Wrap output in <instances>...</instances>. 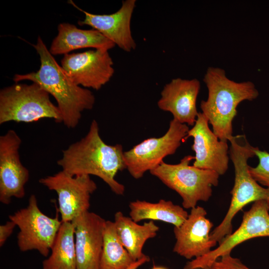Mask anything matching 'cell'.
<instances>
[{
	"label": "cell",
	"mask_w": 269,
	"mask_h": 269,
	"mask_svg": "<svg viewBox=\"0 0 269 269\" xmlns=\"http://www.w3.org/2000/svg\"><path fill=\"white\" fill-rule=\"evenodd\" d=\"M19 229L17 244L20 251H37L47 257L62 224L57 215L48 217L40 210L35 195L29 198L27 207L9 215Z\"/></svg>",
	"instance_id": "obj_7"
},
{
	"label": "cell",
	"mask_w": 269,
	"mask_h": 269,
	"mask_svg": "<svg viewBox=\"0 0 269 269\" xmlns=\"http://www.w3.org/2000/svg\"><path fill=\"white\" fill-rule=\"evenodd\" d=\"M114 222L121 243L134 261L145 255L142 252L144 244L155 237L159 229L153 221L139 225L121 211L115 214Z\"/></svg>",
	"instance_id": "obj_19"
},
{
	"label": "cell",
	"mask_w": 269,
	"mask_h": 269,
	"mask_svg": "<svg viewBox=\"0 0 269 269\" xmlns=\"http://www.w3.org/2000/svg\"><path fill=\"white\" fill-rule=\"evenodd\" d=\"M134 262L121 243L114 222L106 221L100 269H126Z\"/></svg>",
	"instance_id": "obj_22"
},
{
	"label": "cell",
	"mask_w": 269,
	"mask_h": 269,
	"mask_svg": "<svg viewBox=\"0 0 269 269\" xmlns=\"http://www.w3.org/2000/svg\"><path fill=\"white\" fill-rule=\"evenodd\" d=\"M149 261L150 258L145 255L140 259L134 262L131 266L126 269H138L140 266L148 262Z\"/></svg>",
	"instance_id": "obj_26"
},
{
	"label": "cell",
	"mask_w": 269,
	"mask_h": 269,
	"mask_svg": "<svg viewBox=\"0 0 269 269\" xmlns=\"http://www.w3.org/2000/svg\"><path fill=\"white\" fill-rule=\"evenodd\" d=\"M267 201H268V204H269V199H268Z\"/></svg>",
	"instance_id": "obj_28"
},
{
	"label": "cell",
	"mask_w": 269,
	"mask_h": 269,
	"mask_svg": "<svg viewBox=\"0 0 269 269\" xmlns=\"http://www.w3.org/2000/svg\"><path fill=\"white\" fill-rule=\"evenodd\" d=\"M69 2L85 14L79 25H89L112 41L116 45L126 52L134 50L136 43L131 32V22L135 6V0L123 1L120 8L109 14H95L78 7L72 0Z\"/></svg>",
	"instance_id": "obj_16"
},
{
	"label": "cell",
	"mask_w": 269,
	"mask_h": 269,
	"mask_svg": "<svg viewBox=\"0 0 269 269\" xmlns=\"http://www.w3.org/2000/svg\"><path fill=\"white\" fill-rule=\"evenodd\" d=\"M200 89V83L197 79H173L164 86L157 106L171 113L179 123L193 126L199 113L196 101Z\"/></svg>",
	"instance_id": "obj_17"
},
{
	"label": "cell",
	"mask_w": 269,
	"mask_h": 269,
	"mask_svg": "<svg viewBox=\"0 0 269 269\" xmlns=\"http://www.w3.org/2000/svg\"><path fill=\"white\" fill-rule=\"evenodd\" d=\"M194 156L188 155L179 163L168 164L163 161L150 171L168 188L176 191L182 199V206L192 209L198 202L207 201L212 194V187L217 186L219 175L210 170L197 168L189 164Z\"/></svg>",
	"instance_id": "obj_6"
},
{
	"label": "cell",
	"mask_w": 269,
	"mask_h": 269,
	"mask_svg": "<svg viewBox=\"0 0 269 269\" xmlns=\"http://www.w3.org/2000/svg\"><path fill=\"white\" fill-rule=\"evenodd\" d=\"M49 94L38 84L15 83L0 91V124L33 123L52 119L62 123L61 114Z\"/></svg>",
	"instance_id": "obj_5"
},
{
	"label": "cell",
	"mask_w": 269,
	"mask_h": 269,
	"mask_svg": "<svg viewBox=\"0 0 269 269\" xmlns=\"http://www.w3.org/2000/svg\"><path fill=\"white\" fill-rule=\"evenodd\" d=\"M205 115L199 112L195 124L187 132L185 140L193 138L191 149L195 152L193 166L224 174L228 169L229 147L220 140L209 127Z\"/></svg>",
	"instance_id": "obj_13"
},
{
	"label": "cell",
	"mask_w": 269,
	"mask_h": 269,
	"mask_svg": "<svg viewBox=\"0 0 269 269\" xmlns=\"http://www.w3.org/2000/svg\"><path fill=\"white\" fill-rule=\"evenodd\" d=\"M21 139L13 130L0 136V201L9 204L13 197L22 198L29 172L21 163Z\"/></svg>",
	"instance_id": "obj_12"
},
{
	"label": "cell",
	"mask_w": 269,
	"mask_h": 269,
	"mask_svg": "<svg viewBox=\"0 0 269 269\" xmlns=\"http://www.w3.org/2000/svg\"><path fill=\"white\" fill-rule=\"evenodd\" d=\"M242 135L232 136L229 155L234 167L235 179L230 192L232 195L228 211L221 223L211 233L210 239L220 243L232 233V220L236 215L246 205L260 200L269 199V190L260 185L251 175L248 161L255 155V147L246 139L241 142Z\"/></svg>",
	"instance_id": "obj_4"
},
{
	"label": "cell",
	"mask_w": 269,
	"mask_h": 269,
	"mask_svg": "<svg viewBox=\"0 0 269 269\" xmlns=\"http://www.w3.org/2000/svg\"><path fill=\"white\" fill-rule=\"evenodd\" d=\"M189 129L173 119L166 133L159 137H150L124 152L127 169L136 179L142 177L147 171L157 167L163 158L175 153L185 140Z\"/></svg>",
	"instance_id": "obj_8"
},
{
	"label": "cell",
	"mask_w": 269,
	"mask_h": 269,
	"mask_svg": "<svg viewBox=\"0 0 269 269\" xmlns=\"http://www.w3.org/2000/svg\"><path fill=\"white\" fill-rule=\"evenodd\" d=\"M113 61L108 50L95 49L64 55L61 66L72 81L85 88L99 90L114 75Z\"/></svg>",
	"instance_id": "obj_11"
},
{
	"label": "cell",
	"mask_w": 269,
	"mask_h": 269,
	"mask_svg": "<svg viewBox=\"0 0 269 269\" xmlns=\"http://www.w3.org/2000/svg\"><path fill=\"white\" fill-rule=\"evenodd\" d=\"M255 152L259 163L256 167L250 166V172L258 183L269 190V153L261 150L258 147H255Z\"/></svg>",
	"instance_id": "obj_23"
},
{
	"label": "cell",
	"mask_w": 269,
	"mask_h": 269,
	"mask_svg": "<svg viewBox=\"0 0 269 269\" xmlns=\"http://www.w3.org/2000/svg\"><path fill=\"white\" fill-rule=\"evenodd\" d=\"M206 215L204 208L196 206L191 209L187 218L180 226L174 227V253L191 260L207 255L216 245L210 239L213 224Z\"/></svg>",
	"instance_id": "obj_14"
},
{
	"label": "cell",
	"mask_w": 269,
	"mask_h": 269,
	"mask_svg": "<svg viewBox=\"0 0 269 269\" xmlns=\"http://www.w3.org/2000/svg\"><path fill=\"white\" fill-rule=\"evenodd\" d=\"M106 221L88 211L72 221L74 227L77 269H100Z\"/></svg>",
	"instance_id": "obj_15"
},
{
	"label": "cell",
	"mask_w": 269,
	"mask_h": 269,
	"mask_svg": "<svg viewBox=\"0 0 269 269\" xmlns=\"http://www.w3.org/2000/svg\"><path fill=\"white\" fill-rule=\"evenodd\" d=\"M74 227L72 222H62L42 269H77Z\"/></svg>",
	"instance_id": "obj_21"
},
{
	"label": "cell",
	"mask_w": 269,
	"mask_h": 269,
	"mask_svg": "<svg viewBox=\"0 0 269 269\" xmlns=\"http://www.w3.org/2000/svg\"><path fill=\"white\" fill-rule=\"evenodd\" d=\"M129 207L130 217L137 223L144 220L160 221L179 227L188 216L183 207L164 199L155 203L136 200L130 202Z\"/></svg>",
	"instance_id": "obj_20"
},
{
	"label": "cell",
	"mask_w": 269,
	"mask_h": 269,
	"mask_svg": "<svg viewBox=\"0 0 269 269\" xmlns=\"http://www.w3.org/2000/svg\"><path fill=\"white\" fill-rule=\"evenodd\" d=\"M33 46L40 57L39 69L25 74H15L13 81L17 83L29 80L40 85L55 98L64 126L68 129L76 128L82 112L93 108L95 103L94 94L88 89L77 85L72 81L40 36Z\"/></svg>",
	"instance_id": "obj_2"
},
{
	"label": "cell",
	"mask_w": 269,
	"mask_h": 269,
	"mask_svg": "<svg viewBox=\"0 0 269 269\" xmlns=\"http://www.w3.org/2000/svg\"><path fill=\"white\" fill-rule=\"evenodd\" d=\"M58 34L53 39L49 52L52 55L66 54L70 52L86 48L109 51L116 45L98 31L82 29L69 23L58 25Z\"/></svg>",
	"instance_id": "obj_18"
},
{
	"label": "cell",
	"mask_w": 269,
	"mask_h": 269,
	"mask_svg": "<svg viewBox=\"0 0 269 269\" xmlns=\"http://www.w3.org/2000/svg\"><path fill=\"white\" fill-rule=\"evenodd\" d=\"M123 146L109 145L102 139L98 122L93 120L86 135L62 151L57 161L64 172L72 175H90L102 179L116 194L122 195L125 186L115 179L127 169Z\"/></svg>",
	"instance_id": "obj_1"
},
{
	"label": "cell",
	"mask_w": 269,
	"mask_h": 269,
	"mask_svg": "<svg viewBox=\"0 0 269 269\" xmlns=\"http://www.w3.org/2000/svg\"><path fill=\"white\" fill-rule=\"evenodd\" d=\"M39 182L57 193L62 222H72L88 211L91 195L97 188L89 175L72 176L62 170L40 178Z\"/></svg>",
	"instance_id": "obj_10"
},
{
	"label": "cell",
	"mask_w": 269,
	"mask_h": 269,
	"mask_svg": "<svg viewBox=\"0 0 269 269\" xmlns=\"http://www.w3.org/2000/svg\"><path fill=\"white\" fill-rule=\"evenodd\" d=\"M16 226L15 223L11 220L7 221L4 224L0 226V247H1L11 235L14 228Z\"/></svg>",
	"instance_id": "obj_25"
},
{
	"label": "cell",
	"mask_w": 269,
	"mask_h": 269,
	"mask_svg": "<svg viewBox=\"0 0 269 269\" xmlns=\"http://www.w3.org/2000/svg\"><path fill=\"white\" fill-rule=\"evenodd\" d=\"M151 269H167L163 267L153 266V267Z\"/></svg>",
	"instance_id": "obj_27"
},
{
	"label": "cell",
	"mask_w": 269,
	"mask_h": 269,
	"mask_svg": "<svg viewBox=\"0 0 269 269\" xmlns=\"http://www.w3.org/2000/svg\"><path fill=\"white\" fill-rule=\"evenodd\" d=\"M211 269H251L243 264L241 260L231 254L222 256L214 262Z\"/></svg>",
	"instance_id": "obj_24"
},
{
	"label": "cell",
	"mask_w": 269,
	"mask_h": 269,
	"mask_svg": "<svg viewBox=\"0 0 269 269\" xmlns=\"http://www.w3.org/2000/svg\"><path fill=\"white\" fill-rule=\"evenodd\" d=\"M269 237V205L267 200L253 202L251 208L244 212L242 223L234 232L226 236L219 246L208 254L186 263L183 269H211L215 261L231 254L237 246L250 239Z\"/></svg>",
	"instance_id": "obj_9"
},
{
	"label": "cell",
	"mask_w": 269,
	"mask_h": 269,
	"mask_svg": "<svg viewBox=\"0 0 269 269\" xmlns=\"http://www.w3.org/2000/svg\"><path fill=\"white\" fill-rule=\"evenodd\" d=\"M203 81L208 91V98L200 103L202 113L212 127L215 134L228 142L233 136V121L237 108L244 101H253L259 93L251 81L237 82L229 79L224 69L209 67Z\"/></svg>",
	"instance_id": "obj_3"
}]
</instances>
